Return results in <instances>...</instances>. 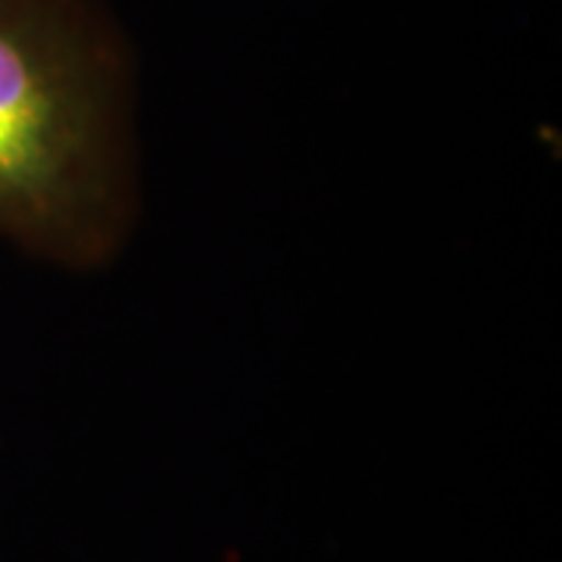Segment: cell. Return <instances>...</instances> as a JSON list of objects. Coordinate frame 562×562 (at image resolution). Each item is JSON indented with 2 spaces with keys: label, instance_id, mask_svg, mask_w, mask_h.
Wrapping results in <instances>:
<instances>
[{
  "label": "cell",
  "instance_id": "1",
  "mask_svg": "<svg viewBox=\"0 0 562 562\" xmlns=\"http://www.w3.org/2000/svg\"><path fill=\"white\" fill-rule=\"evenodd\" d=\"M125 213L120 66L76 0H0V235L98 260Z\"/></svg>",
  "mask_w": 562,
  "mask_h": 562
}]
</instances>
